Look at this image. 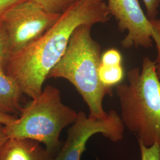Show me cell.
Instances as JSON below:
<instances>
[{"instance_id":"obj_18","label":"cell","mask_w":160,"mask_h":160,"mask_svg":"<svg viewBox=\"0 0 160 160\" xmlns=\"http://www.w3.org/2000/svg\"><path fill=\"white\" fill-rule=\"evenodd\" d=\"M17 116L9 115V114H3L0 113V125H7L12 123L16 120Z\"/></svg>"},{"instance_id":"obj_3","label":"cell","mask_w":160,"mask_h":160,"mask_svg":"<svg viewBox=\"0 0 160 160\" xmlns=\"http://www.w3.org/2000/svg\"><path fill=\"white\" fill-rule=\"evenodd\" d=\"M92 26L82 24L75 29L66 51L48 78L68 80L87 104L89 116L104 118L108 113L103 109V100L107 95L112 96V91L103 86L99 78L101 46L92 36Z\"/></svg>"},{"instance_id":"obj_13","label":"cell","mask_w":160,"mask_h":160,"mask_svg":"<svg viewBox=\"0 0 160 160\" xmlns=\"http://www.w3.org/2000/svg\"><path fill=\"white\" fill-rule=\"evenodd\" d=\"M152 27V38L157 51V59L154 61L157 73L160 80V18L150 20Z\"/></svg>"},{"instance_id":"obj_7","label":"cell","mask_w":160,"mask_h":160,"mask_svg":"<svg viewBox=\"0 0 160 160\" xmlns=\"http://www.w3.org/2000/svg\"><path fill=\"white\" fill-rule=\"evenodd\" d=\"M110 15L115 18L118 29L127 32L121 45L125 48L153 45L151 21L144 13L138 0H108Z\"/></svg>"},{"instance_id":"obj_5","label":"cell","mask_w":160,"mask_h":160,"mask_svg":"<svg viewBox=\"0 0 160 160\" xmlns=\"http://www.w3.org/2000/svg\"><path fill=\"white\" fill-rule=\"evenodd\" d=\"M61 15L46 12L31 0H25L7 10L1 19L8 33L12 53L38 39Z\"/></svg>"},{"instance_id":"obj_2","label":"cell","mask_w":160,"mask_h":160,"mask_svg":"<svg viewBox=\"0 0 160 160\" xmlns=\"http://www.w3.org/2000/svg\"><path fill=\"white\" fill-rule=\"evenodd\" d=\"M128 83L116 86L120 118L146 147L160 146V80L154 61L144 58L142 67L130 69Z\"/></svg>"},{"instance_id":"obj_17","label":"cell","mask_w":160,"mask_h":160,"mask_svg":"<svg viewBox=\"0 0 160 160\" xmlns=\"http://www.w3.org/2000/svg\"><path fill=\"white\" fill-rule=\"evenodd\" d=\"M24 1L25 0H0V18L7 10Z\"/></svg>"},{"instance_id":"obj_9","label":"cell","mask_w":160,"mask_h":160,"mask_svg":"<svg viewBox=\"0 0 160 160\" xmlns=\"http://www.w3.org/2000/svg\"><path fill=\"white\" fill-rule=\"evenodd\" d=\"M23 94L15 80L5 71L0 70V113L12 116L20 114L23 108L21 102Z\"/></svg>"},{"instance_id":"obj_8","label":"cell","mask_w":160,"mask_h":160,"mask_svg":"<svg viewBox=\"0 0 160 160\" xmlns=\"http://www.w3.org/2000/svg\"><path fill=\"white\" fill-rule=\"evenodd\" d=\"M0 160H54V157L38 141L8 138L0 148Z\"/></svg>"},{"instance_id":"obj_12","label":"cell","mask_w":160,"mask_h":160,"mask_svg":"<svg viewBox=\"0 0 160 160\" xmlns=\"http://www.w3.org/2000/svg\"><path fill=\"white\" fill-rule=\"evenodd\" d=\"M12 53L8 33L0 18V70L5 71Z\"/></svg>"},{"instance_id":"obj_1","label":"cell","mask_w":160,"mask_h":160,"mask_svg":"<svg viewBox=\"0 0 160 160\" xmlns=\"http://www.w3.org/2000/svg\"><path fill=\"white\" fill-rule=\"evenodd\" d=\"M110 16L103 1L79 0L38 39L12 53L6 74L15 80L24 94L31 98L37 97L42 92L49 72L66 51L75 29L82 24L106 23Z\"/></svg>"},{"instance_id":"obj_19","label":"cell","mask_w":160,"mask_h":160,"mask_svg":"<svg viewBox=\"0 0 160 160\" xmlns=\"http://www.w3.org/2000/svg\"><path fill=\"white\" fill-rule=\"evenodd\" d=\"M8 138L4 129V125H0V148L2 147L3 144L6 142Z\"/></svg>"},{"instance_id":"obj_15","label":"cell","mask_w":160,"mask_h":160,"mask_svg":"<svg viewBox=\"0 0 160 160\" xmlns=\"http://www.w3.org/2000/svg\"><path fill=\"white\" fill-rule=\"evenodd\" d=\"M122 56L118 49L112 48L104 52L101 55V63L107 65H122Z\"/></svg>"},{"instance_id":"obj_4","label":"cell","mask_w":160,"mask_h":160,"mask_svg":"<svg viewBox=\"0 0 160 160\" xmlns=\"http://www.w3.org/2000/svg\"><path fill=\"white\" fill-rule=\"evenodd\" d=\"M19 115L4 126L8 138L38 141L53 156L61 147V132L74 123L78 112L63 104L58 88L48 85L22 109Z\"/></svg>"},{"instance_id":"obj_21","label":"cell","mask_w":160,"mask_h":160,"mask_svg":"<svg viewBox=\"0 0 160 160\" xmlns=\"http://www.w3.org/2000/svg\"><path fill=\"white\" fill-rule=\"evenodd\" d=\"M159 8H160V7H159Z\"/></svg>"},{"instance_id":"obj_6","label":"cell","mask_w":160,"mask_h":160,"mask_svg":"<svg viewBox=\"0 0 160 160\" xmlns=\"http://www.w3.org/2000/svg\"><path fill=\"white\" fill-rule=\"evenodd\" d=\"M125 126L120 116L110 110L106 118H92L82 111L78 112L74 123L71 125L67 138L54 160H81L86 143L97 133L116 142L123 138Z\"/></svg>"},{"instance_id":"obj_10","label":"cell","mask_w":160,"mask_h":160,"mask_svg":"<svg viewBox=\"0 0 160 160\" xmlns=\"http://www.w3.org/2000/svg\"><path fill=\"white\" fill-rule=\"evenodd\" d=\"M98 76L101 82L107 88L120 84L124 77V69L122 65H107L100 63Z\"/></svg>"},{"instance_id":"obj_14","label":"cell","mask_w":160,"mask_h":160,"mask_svg":"<svg viewBox=\"0 0 160 160\" xmlns=\"http://www.w3.org/2000/svg\"><path fill=\"white\" fill-rule=\"evenodd\" d=\"M141 151V160H160V146L155 143L151 147H146L138 142Z\"/></svg>"},{"instance_id":"obj_11","label":"cell","mask_w":160,"mask_h":160,"mask_svg":"<svg viewBox=\"0 0 160 160\" xmlns=\"http://www.w3.org/2000/svg\"><path fill=\"white\" fill-rule=\"evenodd\" d=\"M48 12L62 14L79 0H31Z\"/></svg>"},{"instance_id":"obj_16","label":"cell","mask_w":160,"mask_h":160,"mask_svg":"<svg viewBox=\"0 0 160 160\" xmlns=\"http://www.w3.org/2000/svg\"><path fill=\"white\" fill-rule=\"evenodd\" d=\"M146 8L147 16L149 20L157 18L160 7V0H142Z\"/></svg>"},{"instance_id":"obj_20","label":"cell","mask_w":160,"mask_h":160,"mask_svg":"<svg viewBox=\"0 0 160 160\" xmlns=\"http://www.w3.org/2000/svg\"><path fill=\"white\" fill-rule=\"evenodd\" d=\"M90 1H102L103 0H90Z\"/></svg>"}]
</instances>
